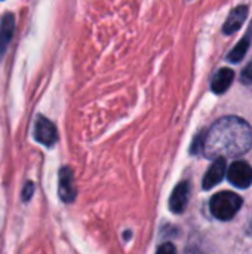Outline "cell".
I'll list each match as a JSON object with an SVG mask.
<instances>
[{
    "label": "cell",
    "mask_w": 252,
    "mask_h": 254,
    "mask_svg": "<svg viewBox=\"0 0 252 254\" xmlns=\"http://www.w3.org/2000/svg\"><path fill=\"white\" fill-rule=\"evenodd\" d=\"M251 147V125L238 116H227L218 119L205 132L202 153L205 158L215 161L241 156Z\"/></svg>",
    "instance_id": "1"
},
{
    "label": "cell",
    "mask_w": 252,
    "mask_h": 254,
    "mask_svg": "<svg viewBox=\"0 0 252 254\" xmlns=\"http://www.w3.org/2000/svg\"><path fill=\"white\" fill-rule=\"evenodd\" d=\"M242 207V198L235 192H220L215 193L209 202L211 214L218 220H230Z\"/></svg>",
    "instance_id": "2"
},
{
    "label": "cell",
    "mask_w": 252,
    "mask_h": 254,
    "mask_svg": "<svg viewBox=\"0 0 252 254\" xmlns=\"http://www.w3.org/2000/svg\"><path fill=\"white\" fill-rule=\"evenodd\" d=\"M227 179L233 186L248 189L252 185V167L245 161H235L227 170Z\"/></svg>",
    "instance_id": "3"
},
{
    "label": "cell",
    "mask_w": 252,
    "mask_h": 254,
    "mask_svg": "<svg viewBox=\"0 0 252 254\" xmlns=\"http://www.w3.org/2000/svg\"><path fill=\"white\" fill-rule=\"evenodd\" d=\"M34 138L48 147L53 146L58 140L55 125L46 118H39L36 122V127H34Z\"/></svg>",
    "instance_id": "4"
},
{
    "label": "cell",
    "mask_w": 252,
    "mask_h": 254,
    "mask_svg": "<svg viewBox=\"0 0 252 254\" xmlns=\"http://www.w3.org/2000/svg\"><path fill=\"white\" fill-rule=\"evenodd\" d=\"M59 198L70 204L76 199V185H74V176L73 171L68 167L61 168L59 171Z\"/></svg>",
    "instance_id": "5"
},
{
    "label": "cell",
    "mask_w": 252,
    "mask_h": 254,
    "mask_svg": "<svg viewBox=\"0 0 252 254\" xmlns=\"http://www.w3.org/2000/svg\"><path fill=\"white\" fill-rule=\"evenodd\" d=\"M189 196H190V183L181 182L180 185L175 186V189L169 198V210L175 214H181L187 207Z\"/></svg>",
    "instance_id": "6"
},
{
    "label": "cell",
    "mask_w": 252,
    "mask_h": 254,
    "mask_svg": "<svg viewBox=\"0 0 252 254\" xmlns=\"http://www.w3.org/2000/svg\"><path fill=\"white\" fill-rule=\"evenodd\" d=\"M227 167H226V159H215L214 164L209 167V170L206 171L203 182H202V188L205 190L212 189L214 186H217L226 176Z\"/></svg>",
    "instance_id": "7"
},
{
    "label": "cell",
    "mask_w": 252,
    "mask_h": 254,
    "mask_svg": "<svg viewBox=\"0 0 252 254\" xmlns=\"http://www.w3.org/2000/svg\"><path fill=\"white\" fill-rule=\"evenodd\" d=\"M247 16H248V6H244V4H242V6H236V7L230 12L227 21L224 22L223 31H224L226 34H233V33L238 31V30L241 28V25L245 22Z\"/></svg>",
    "instance_id": "8"
},
{
    "label": "cell",
    "mask_w": 252,
    "mask_h": 254,
    "mask_svg": "<svg viewBox=\"0 0 252 254\" xmlns=\"http://www.w3.org/2000/svg\"><path fill=\"white\" fill-rule=\"evenodd\" d=\"M233 79H235L233 70H230V68H220V70L217 71V74L214 76L212 83H211L212 92H215V94H223V92H226V91L230 88Z\"/></svg>",
    "instance_id": "9"
},
{
    "label": "cell",
    "mask_w": 252,
    "mask_h": 254,
    "mask_svg": "<svg viewBox=\"0 0 252 254\" xmlns=\"http://www.w3.org/2000/svg\"><path fill=\"white\" fill-rule=\"evenodd\" d=\"M251 40H252V25L250 27V30L247 31V34L244 36V39L233 48V51L227 55V60L230 61V63H239L244 57H245V54L248 52V48H250V45H251Z\"/></svg>",
    "instance_id": "10"
},
{
    "label": "cell",
    "mask_w": 252,
    "mask_h": 254,
    "mask_svg": "<svg viewBox=\"0 0 252 254\" xmlns=\"http://www.w3.org/2000/svg\"><path fill=\"white\" fill-rule=\"evenodd\" d=\"M13 24H15V21H13V15H12V13H7V15L3 16L1 25H0V34H1V39H3L4 43L9 42L10 37H12L13 27H15Z\"/></svg>",
    "instance_id": "11"
},
{
    "label": "cell",
    "mask_w": 252,
    "mask_h": 254,
    "mask_svg": "<svg viewBox=\"0 0 252 254\" xmlns=\"http://www.w3.org/2000/svg\"><path fill=\"white\" fill-rule=\"evenodd\" d=\"M203 140H205V132H201L199 135H196L193 144H192V153L198 155V153H202V149H203Z\"/></svg>",
    "instance_id": "12"
},
{
    "label": "cell",
    "mask_w": 252,
    "mask_h": 254,
    "mask_svg": "<svg viewBox=\"0 0 252 254\" xmlns=\"http://www.w3.org/2000/svg\"><path fill=\"white\" fill-rule=\"evenodd\" d=\"M241 80H242L245 85L252 83V63H250V64L244 68V71H242V74H241Z\"/></svg>",
    "instance_id": "13"
},
{
    "label": "cell",
    "mask_w": 252,
    "mask_h": 254,
    "mask_svg": "<svg viewBox=\"0 0 252 254\" xmlns=\"http://www.w3.org/2000/svg\"><path fill=\"white\" fill-rule=\"evenodd\" d=\"M156 254H177V250H175L174 244H171V243H163V244L159 246Z\"/></svg>",
    "instance_id": "14"
},
{
    "label": "cell",
    "mask_w": 252,
    "mask_h": 254,
    "mask_svg": "<svg viewBox=\"0 0 252 254\" xmlns=\"http://www.w3.org/2000/svg\"><path fill=\"white\" fill-rule=\"evenodd\" d=\"M33 192H34V185H33L31 182L25 183V186H24V192H22V199H24V201H28V199L33 196Z\"/></svg>",
    "instance_id": "15"
}]
</instances>
